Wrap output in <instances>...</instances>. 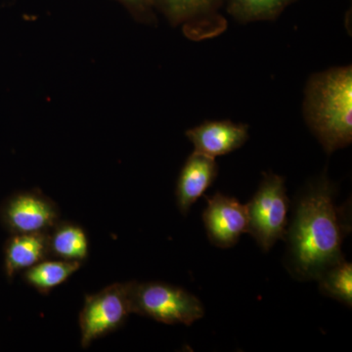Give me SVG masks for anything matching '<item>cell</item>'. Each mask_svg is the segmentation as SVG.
Instances as JSON below:
<instances>
[{
	"mask_svg": "<svg viewBox=\"0 0 352 352\" xmlns=\"http://www.w3.org/2000/svg\"><path fill=\"white\" fill-rule=\"evenodd\" d=\"M295 0H227L228 11L242 21L270 20L277 17Z\"/></svg>",
	"mask_w": 352,
	"mask_h": 352,
	"instance_id": "14",
	"label": "cell"
},
{
	"mask_svg": "<svg viewBox=\"0 0 352 352\" xmlns=\"http://www.w3.org/2000/svg\"><path fill=\"white\" fill-rule=\"evenodd\" d=\"M14 234L48 232L60 220L57 204L39 190L21 192L9 199L2 212Z\"/></svg>",
	"mask_w": 352,
	"mask_h": 352,
	"instance_id": "6",
	"label": "cell"
},
{
	"mask_svg": "<svg viewBox=\"0 0 352 352\" xmlns=\"http://www.w3.org/2000/svg\"><path fill=\"white\" fill-rule=\"evenodd\" d=\"M119 1L135 14H146L154 6L153 0H119Z\"/></svg>",
	"mask_w": 352,
	"mask_h": 352,
	"instance_id": "16",
	"label": "cell"
},
{
	"mask_svg": "<svg viewBox=\"0 0 352 352\" xmlns=\"http://www.w3.org/2000/svg\"><path fill=\"white\" fill-rule=\"evenodd\" d=\"M317 281L323 295L351 307L352 264L344 258L324 271Z\"/></svg>",
	"mask_w": 352,
	"mask_h": 352,
	"instance_id": "13",
	"label": "cell"
},
{
	"mask_svg": "<svg viewBox=\"0 0 352 352\" xmlns=\"http://www.w3.org/2000/svg\"><path fill=\"white\" fill-rule=\"evenodd\" d=\"M47 234L50 258L80 263L87 258L89 240L82 226L59 220Z\"/></svg>",
	"mask_w": 352,
	"mask_h": 352,
	"instance_id": "11",
	"label": "cell"
},
{
	"mask_svg": "<svg viewBox=\"0 0 352 352\" xmlns=\"http://www.w3.org/2000/svg\"><path fill=\"white\" fill-rule=\"evenodd\" d=\"M186 136L195 151L210 157L223 156L239 149L249 138L248 126L228 120L207 122L189 129Z\"/></svg>",
	"mask_w": 352,
	"mask_h": 352,
	"instance_id": "8",
	"label": "cell"
},
{
	"mask_svg": "<svg viewBox=\"0 0 352 352\" xmlns=\"http://www.w3.org/2000/svg\"><path fill=\"white\" fill-rule=\"evenodd\" d=\"M289 201L282 176L264 175L252 200L247 205L249 231L264 252L270 251L277 241L285 240L288 229Z\"/></svg>",
	"mask_w": 352,
	"mask_h": 352,
	"instance_id": "4",
	"label": "cell"
},
{
	"mask_svg": "<svg viewBox=\"0 0 352 352\" xmlns=\"http://www.w3.org/2000/svg\"><path fill=\"white\" fill-rule=\"evenodd\" d=\"M50 258L47 232L14 234L6 245V271L12 278Z\"/></svg>",
	"mask_w": 352,
	"mask_h": 352,
	"instance_id": "10",
	"label": "cell"
},
{
	"mask_svg": "<svg viewBox=\"0 0 352 352\" xmlns=\"http://www.w3.org/2000/svg\"><path fill=\"white\" fill-rule=\"evenodd\" d=\"M131 296L133 314L168 325L190 326L205 315V307L196 296L163 282L132 281Z\"/></svg>",
	"mask_w": 352,
	"mask_h": 352,
	"instance_id": "3",
	"label": "cell"
},
{
	"mask_svg": "<svg viewBox=\"0 0 352 352\" xmlns=\"http://www.w3.org/2000/svg\"><path fill=\"white\" fill-rule=\"evenodd\" d=\"M131 282L116 283L85 296L80 314V344L87 349L94 340L115 332L126 323L132 312Z\"/></svg>",
	"mask_w": 352,
	"mask_h": 352,
	"instance_id": "5",
	"label": "cell"
},
{
	"mask_svg": "<svg viewBox=\"0 0 352 352\" xmlns=\"http://www.w3.org/2000/svg\"><path fill=\"white\" fill-rule=\"evenodd\" d=\"M221 0H153L170 20L182 22L208 15L219 7Z\"/></svg>",
	"mask_w": 352,
	"mask_h": 352,
	"instance_id": "15",
	"label": "cell"
},
{
	"mask_svg": "<svg viewBox=\"0 0 352 352\" xmlns=\"http://www.w3.org/2000/svg\"><path fill=\"white\" fill-rule=\"evenodd\" d=\"M82 267L80 261H45L25 270L23 278L41 295H48L53 289L65 283Z\"/></svg>",
	"mask_w": 352,
	"mask_h": 352,
	"instance_id": "12",
	"label": "cell"
},
{
	"mask_svg": "<svg viewBox=\"0 0 352 352\" xmlns=\"http://www.w3.org/2000/svg\"><path fill=\"white\" fill-rule=\"evenodd\" d=\"M305 115L308 126L327 153L352 141V69L351 66L318 74L308 82Z\"/></svg>",
	"mask_w": 352,
	"mask_h": 352,
	"instance_id": "2",
	"label": "cell"
},
{
	"mask_svg": "<svg viewBox=\"0 0 352 352\" xmlns=\"http://www.w3.org/2000/svg\"><path fill=\"white\" fill-rule=\"evenodd\" d=\"M206 201L203 220L208 240L222 249L237 244L241 236L249 231L247 205L221 193L206 197Z\"/></svg>",
	"mask_w": 352,
	"mask_h": 352,
	"instance_id": "7",
	"label": "cell"
},
{
	"mask_svg": "<svg viewBox=\"0 0 352 352\" xmlns=\"http://www.w3.org/2000/svg\"><path fill=\"white\" fill-rule=\"evenodd\" d=\"M346 210L336 204L335 190L326 178L303 192L285 237L287 268L292 276L300 281L317 280L344 258L342 244L351 232Z\"/></svg>",
	"mask_w": 352,
	"mask_h": 352,
	"instance_id": "1",
	"label": "cell"
},
{
	"mask_svg": "<svg viewBox=\"0 0 352 352\" xmlns=\"http://www.w3.org/2000/svg\"><path fill=\"white\" fill-rule=\"evenodd\" d=\"M217 175V164L214 157L194 151L183 166L175 196L177 207L183 215L188 214L192 206L204 195Z\"/></svg>",
	"mask_w": 352,
	"mask_h": 352,
	"instance_id": "9",
	"label": "cell"
}]
</instances>
